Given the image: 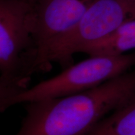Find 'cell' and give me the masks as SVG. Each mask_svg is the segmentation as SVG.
<instances>
[{
  "label": "cell",
  "instance_id": "cell-1",
  "mask_svg": "<svg viewBox=\"0 0 135 135\" xmlns=\"http://www.w3.org/2000/svg\"><path fill=\"white\" fill-rule=\"evenodd\" d=\"M135 98V67L85 91L28 103L15 135H85Z\"/></svg>",
  "mask_w": 135,
  "mask_h": 135
},
{
  "label": "cell",
  "instance_id": "cell-2",
  "mask_svg": "<svg viewBox=\"0 0 135 135\" xmlns=\"http://www.w3.org/2000/svg\"><path fill=\"white\" fill-rule=\"evenodd\" d=\"M35 24L28 0H0V101L28 88L38 73Z\"/></svg>",
  "mask_w": 135,
  "mask_h": 135
},
{
  "label": "cell",
  "instance_id": "cell-3",
  "mask_svg": "<svg viewBox=\"0 0 135 135\" xmlns=\"http://www.w3.org/2000/svg\"><path fill=\"white\" fill-rule=\"evenodd\" d=\"M135 67V52L118 56H96L64 69L48 80L0 101V111L20 103L67 97L85 91Z\"/></svg>",
  "mask_w": 135,
  "mask_h": 135
},
{
  "label": "cell",
  "instance_id": "cell-4",
  "mask_svg": "<svg viewBox=\"0 0 135 135\" xmlns=\"http://www.w3.org/2000/svg\"><path fill=\"white\" fill-rule=\"evenodd\" d=\"M129 20V13L119 0H94L70 30L49 44L43 57V72L50 71L52 63H58L63 70L73 65L75 53Z\"/></svg>",
  "mask_w": 135,
  "mask_h": 135
},
{
  "label": "cell",
  "instance_id": "cell-5",
  "mask_svg": "<svg viewBox=\"0 0 135 135\" xmlns=\"http://www.w3.org/2000/svg\"><path fill=\"white\" fill-rule=\"evenodd\" d=\"M94 0H40L35 6V40L38 48V72H43V57L54 39L70 30Z\"/></svg>",
  "mask_w": 135,
  "mask_h": 135
},
{
  "label": "cell",
  "instance_id": "cell-6",
  "mask_svg": "<svg viewBox=\"0 0 135 135\" xmlns=\"http://www.w3.org/2000/svg\"><path fill=\"white\" fill-rule=\"evenodd\" d=\"M135 49V19L128 20L95 43L84 47L80 53L89 56H118Z\"/></svg>",
  "mask_w": 135,
  "mask_h": 135
},
{
  "label": "cell",
  "instance_id": "cell-7",
  "mask_svg": "<svg viewBox=\"0 0 135 135\" xmlns=\"http://www.w3.org/2000/svg\"><path fill=\"white\" fill-rule=\"evenodd\" d=\"M85 135H135V98L101 119Z\"/></svg>",
  "mask_w": 135,
  "mask_h": 135
},
{
  "label": "cell",
  "instance_id": "cell-8",
  "mask_svg": "<svg viewBox=\"0 0 135 135\" xmlns=\"http://www.w3.org/2000/svg\"><path fill=\"white\" fill-rule=\"evenodd\" d=\"M126 8L132 19H135V0H119Z\"/></svg>",
  "mask_w": 135,
  "mask_h": 135
},
{
  "label": "cell",
  "instance_id": "cell-9",
  "mask_svg": "<svg viewBox=\"0 0 135 135\" xmlns=\"http://www.w3.org/2000/svg\"><path fill=\"white\" fill-rule=\"evenodd\" d=\"M28 1L30 4H31L32 5H33V6H35V5L38 3V1H40V0H28Z\"/></svg>",
  "mask_w": 135,
  "mask_h": 135
}]
</instances>
